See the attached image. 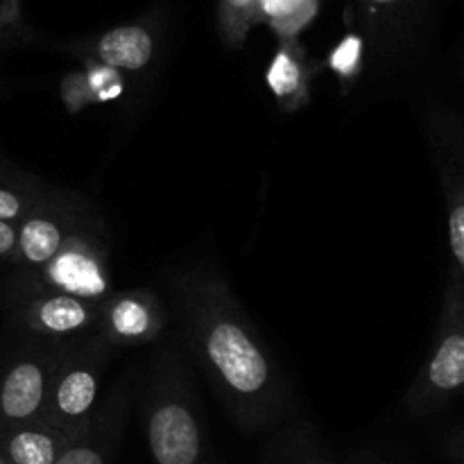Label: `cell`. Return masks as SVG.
<instances>
[{
	"label": "cell",
	"instance_id": "cell-12",
	"mask_svg": "<svg viewBox=\"0 0 464 464\" xmlns=\"http://www.w3.org/2000/svg\"><path fill=\"white\" fill-rule=\"evenodd\" d=\"M424 0H356L362 34L372 50L394 54L415 25Z\"/></svg>",
	"mask_w": 464,
	"mask_h": 464
},
{
	"label": "cell",
	"instance_id": "cell-21",
	"mask_svg": "<svg viewBox=\"0 0 464 464\" xmlns=\"http://www.w3.org/2000/svg\"><path fill=\"white\" fill-rule=\"evenodd\" d=\"M0 23H3L5 30L25 39L27 32L21 21V0H0Z\"/></svg>",
	"mask_w": 464,
	"mask_h": 464
},
{
	"label": "cell",
	"instance_id": "cell-24",
	"mask_svg": "<svg viewBox=\"0 0 464 464\" xmlns=\"http://www.w3.org/2000/svg\"><path fill=\"white\" fill-rule=\"evenodd\" d=\"M284 464H324V462H322L317 456H313V453H297V458H293V460Z\"/></svg>",
	"mask_w": 464,
	"mask_h": 464
},
{
	"label": "cell",
	"instance_id": "cell-18",
	"mask_svg": "<svg viewBox=\"0 0 464 464\" xmlns=\"http://www.w3.org/2000/svg\"><path fill=\"white\" fill-rule=\"evenodd\" d=\"M444 186H447L449 207V243H451L453 258L464 275V177L447 168Z\"/></svg>",
	"mask_w": 464,
	"mask_h": 464
},
{
	"label": "cell",
	"instance_id": "cell-14",
	"mask_svg": "<svg viewBox=\"0 0 464 464\" xmlns=\"http://www.w3.org/2000/svg\"><path fill=\"white\" fill-rule=\"evenodd\" d=\"M266 80L284 111H295L308 100L311 66H308L304 48L293 36L281 39L279 50L267 68Z\"/></svg>",
	"mask_w": 464,
	"mask_h": 464
},
{
	"label": "cell",
	"instance_id": "cell-5",
	"mask_svg": "<svg viewBox=\"0 0 464 464\" xmlns=\"http://www.w3.org/2000/svg\"><path fill=\"white\" fill-rule=\"evenodd\" d=\"M100 218L93 204L80 193L54 186L48 198L41 199L18 222L16 252L12 258V279L34 276L72 234Z\"/></svg>",
	"mask_w": 464,
	"mask_h": 464
},
{
	"label": "cell",
	"instance_id": "cell-1",
	"mask_svg": "<svg viewBox=\"0 0 464 464\" xmlns=\"http://www.w3.org/2000/svg\"><path fill=\"white\" fill-rule=\"evenodd\" d=\"M186 352L243 433L279 424L290 406L288 381L252 320L211 263H188L168 275Z\"/></svg>",
	"mask_w": 464,
	"mask_h": 464
},
{
	"label": "cell",
	"instance_id": "cell-2",
	"mask_svg": "<svg viewBox=\"0 0 464 464\" xmlns=\"http://www.w3.org/2000/svg\"><path fill=\"white\" fill-rule=\"evenodd\" d=\"M139 383L145 442L152 462L208 464L202 403L177 340L159 344Z\"/></svg>",
	"mask_w": 464,
	"mask_h": 464
},
{
	"label": "cell",
	"instance_id": "cell-20",
	"mask_svg": "<svg viewBox=\"0 0 464 464\" xmlns=\"http://www.w3.org/2000/svg\"><path fill=\"white\" fill-rule=\"evenodd\" d=\"M62 93H63V100H66V104L71 109H77L80 104L93 102V95H91L89 82H86L84 71L75 72V75H68L66 80H63Z\"/></svg>",
	"mask_w": 464,
	"mask_h": 464
},
{
	"label": "cell",
	"instance_id": "cell-3",
	"mask_svg": "<svg viewBox=\"0 0 464 464\" xmlns=\"http://www.w3.org/2000/svg\"><path fill=\"white\" fill-rule=\"evenodd\" d=\"M116 349L98 334L68 340L59 358L44 420L80 440L102 399L104 372Z\"/></svg>",
	"mask_w": 464,
	"mask_h": 464
},
{
	"label": "cell",
	"instance_id": "cell-16",
	"mask_svg": "<svg viewBox=\"0 0 464 464\" xmlns=\"http://www.w3.org/2000/svg\"><path fill=\"white\" fill-rule=\"evenodd\" d=\"M266 0H220V27L227 44L240 45L249 27L263 21Z\"/></svg>",
	"mask_w": 464,
	"mask_h": 464
},
{
	"label": "cell",
	"instance_id": "cell-13",
	"mask_svg": "<svg viewBox=\"0 0 464 464\" xmlns=\"http://www.w3.org/2000/svg\"><path fill=\"white\" fill-rule=\"evenodd\" d=\"M75 442L77 438L45 420L0 430V451L9 464H57Z\"/></svg>",
	"mask_w": 464,
	"mask_h": 464
},
{
	"label": "cell",
	"instance_id": "cell-25",
	"mask_svg": "<svg viewBox=\"0 0 464 464\" xmlns=\"http://www.w3.org/2000/svg\"><path fill=\"white\" fill-rule=\"evenodd\" d=\"M0 464H9V462H7V458L3 456V451H0Z\"/></svg>",
	"mask_w": 464,
	"mask_h": 464
},
{
	"label": "cell",
	"instance_id": "cell-11",
	"mask_svg": "<svg viewBox=\"0 0 464 464\" xmlns=\"http://www.w3.org/2000/svg\"><path fill=\"white\" fill-rule=\"evenodd\" d=\"M159 27L148 21L111 27L95 39L68 44L66 50L80 59H91L125 75H143L159 59Z\"/></svg>",
	"mask_w": 464,
	"mask_h": 464
},
{
	"label": "cell",
	"instance_id": "cell-4",
	"mask_svg": "<svg viewBox=\"0 0 464 464\" xmlns=\"http://www.w3.org/2000/svg\"><path fill=\"white\" fill-rule=\"evenodd\" d=\"M9 284L32 285V288L71 295L91 304H102L113 293L109 231L102 216L72 234L34 276L12 279Z\"/></svg>",
	"mask_w": 464,
	"mask_h": 464
},
{
	"label": "cell",
	"instance_id": "cell-22",
	"mask_svg": "<svg viewBox=\"0 0 464 464\" xmlns=\"http://www.w3.org/2000/svg\"><path fill=\"white\" fill-rule=\"evenodd\" d=\"M16 238L18 225L0 220V263H9L12 266L14 252H16Z\"/></svg>",
	"mask_w": 464,
	"mask_h": 464
},
{
	"label": "cell",
	"instance_id": "cell-9",
	"mask_svg": "<svg viewBox=\"0 0 464 464\" xmlns=\"http://www.w3.org/2000/svg\"><path fill=\"white\" fill-rule=\"evenodd\" d=\"M168 324V308L157 293L148 288L113 290L98 306L95 334L118 347H140L157 343Z\"/></svg>",
	"mask_w": 464,
	"mask_h": 464
},
{
	"label": "cell",
	"instance_id": "cell-6",
	"mask_svg": "<svg viewBox=\"0 0 464 464\" xmlns=\"http://www.w3.org/2000/svg\"><path fill=\"white\" fill-rule=\"evenodd\" d=\"M63 347L32 338L7 358L0 370V430L44 420Z\"/></svg>",
	"mask_w": 464,
	"mask_h": 464
},
{
	"label": "cell",
	"instance_id": "cell-17",
	"mask_svg": "<svg viewBox=\"0 0 464 464\" xmlns=\"http://www.w3.org/2000/svg\"><path fill=\"white\" fill-rule=\"evenodd\" d=\"M315 12L317 0H266L263 21H270L281 34V39H288Z\"/></svg>",
	"mask_w": 464,
	"mask_h": 464
},
{
	"label": "cell",
	"instance_id": "cell-19",
	"mask_svg": "<svg viewBox=\"0 0 464 464\" xmlns=\"http://www.w3.org/2000/svg\"><path fill=\"white\" fill-rule=\"evenodd\" d=\"M82 62H84V75L89 82L93 102H111V100L121 98L122 89H125V77L121 72L111 71L98 62H91V59H82Z\"/></svg>",
	"mask_w": 464,
	"mask_h": 464
},
{
	"label": "cell",
	"instance_id": "cell-8",
	"mask_svg": "<svg viewBox=\"0 0 464 464\" xmlns=\"http://www.w3.org/2000/svg\"><path fill=\"white\" fill-rule=\"evenodd\" d=\"M460 390H464V299L460 290L451 288L438 343L412 388L408 390L406 408L417 415L440 406Z\"/></svg>",
	"mask_w": 464,
	"mask_h": 464
},
{
	"label": "cell",
	"instance_id": "cell-10",
	"mask_svg": "<svg viewBox=\"0 0 464 464\" xmlns=\"http://www.w3.org/2000/svg\"><path fill=\"white\" fill-rule=\"evenodd\" d=\"M139 374L134 367L118 376L98 403L89 430L59 458L57 464H111L125 438Z\"/></svg>",
	"mask_w": 464,
	"mask_h": 464
},
{
	"label": "cell",
	"instance_id": "cell-7",
	"mask_svg": "<svg viewBox=\"0 0 464 464\" xmlns=\"http://www.w3.org/2000/svg\"><path fill=\"white\" fill-rule=\"evenodd\" d=\"M98 306L100 304L32 285L9 284L7 288L9 326L30 338L68 343L95 334Z\"/></svg>",
	"mask_w": 464,
	"mask_h": 464
},
{
	"label": "cell",
	"instance_id": "cell-15",
	"mask_svg": "<svg viewBox=\"0 0 464 464\" xmlns=\"http://www.w3.org/2000/svg\"><path fill=\"white\" fill-rule=\"evenodd\" d=\"M54 186L0 159V220L18 225Z\"/></svg>",
	"mask_w": 464,
	"mask_h": 464
},
{
	"label": "cell",
	"instance_id": "cell-23",
	"mask_svg": "<svg viewBox=\"0 0 464 464\" xmlns=\"http://www.w3.org/2000/svg\"><path fill=\"white\" fill-rule=\"evenodd\" d=\"M21 39H23V36H18V34H14V32L5 30L3 23H0V50L7 48V45L18 44V41H21Z\"/></svg>",
	"mask_w": 464,
	"mask_h": 464
}]
</instances>
